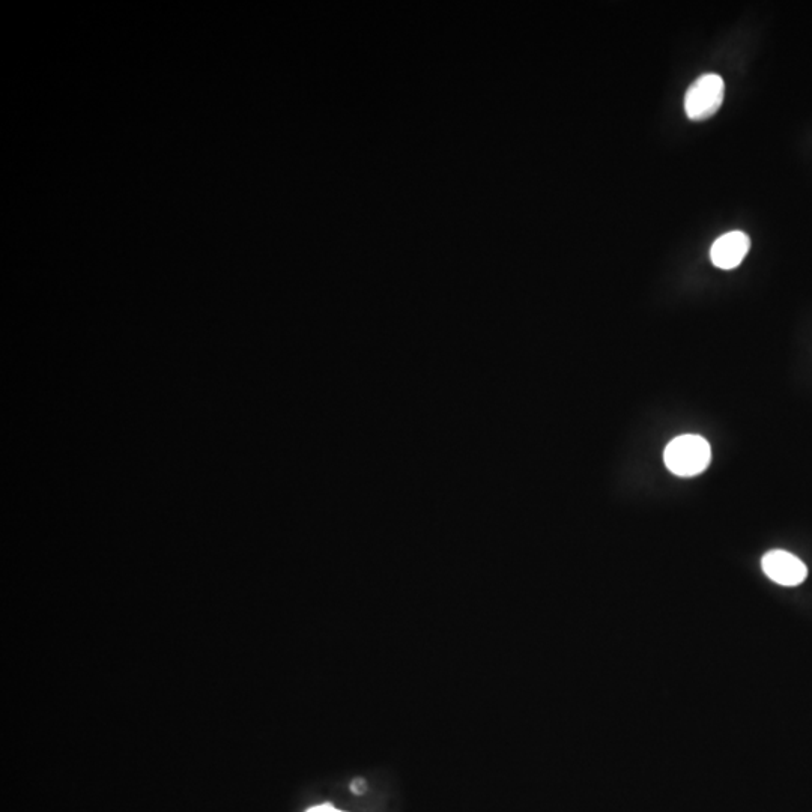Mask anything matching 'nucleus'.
Listing matches in <instances>:
<instances>
[{"mask_svg": "<svg viewBox=\"0 0 812 812\" xmlns=\"http://www.w3.org/2000/svg\"><path fill=\"white\" fill-rule=\"evenodd\" d=\"M665 465L679 477H694L704 473L712 461L709 441L700 435L674 438L664 453Z\"/></svg>", "mask_w": 812, "mask_h": 812, "instance_id": "f257e3e1", "label": "nucleus"}, {"mask_svg": "<svg viewBox=\"0 0 812 812\" xmlns=\"http://www.w3.org/2000/svg\"><path fill=\"white\" fill-rule=\"evenodd\" d=\"M724 80L718 74L698 77L685 95V112L692 121L712 118L724 103Z\"/></svg>", "mask_w": 812, "mask_h": 812, "instance_id": "f03ea898", "label": "nucleus"}, {"mask_svg": "<svg viewBox=\"0 0 812 812\" xmlns=\"http://www.w3.org/2000/svg\"><path fill=\"white\" fill-rule=\"evenodd\" d=\"M761 567L767 578L784 587H796L808 576L805 563L796 555L782 549L767 552L761 560Z\"/></svg>", "mask_w": 812, "mask_h": 812, "instance_id": "7ed1b4c3", "label": "nucleus"}, {"mask_svg": "<svg viewBox=\"0 0 812 812\" xmlns=\"http://www.w3.org/2000/svg\"><path fill=\"white\" fill-rule=\"evenodd\" d=\"M751 249L748 235L740 231L728 232L713 243L710 259L721 270H734L742 264Z\"/></svg>", "mask_w": 812, "mask_h": 812, "instance_id": "20e7f679", "label": "nucleus"}, {"mask_svg": "<svg viewBox=\"0 0 812 812\" xmlns=\"http://www.w3.org/2000/svg\"><path fill=\"white\" fill-rule=\"evenodd\" d=\"M306 812H345V811H340V809L334 808L333 805H328V803H325V805L312 806V808L307 809Z\"/></svg>", "mask_w": 812, "mask_h": 812, "instance_id": "39448f33", "label": "nucleus"}, {"mask_svg": "<svg viewBox=\"0 0 812 812\" xmlns=\"http://www.w3.org/2000/svg\"><path fill=\"white\" fill-rule=\"evenodd\" d=\"M351 790L354 791L355 794H363L364 782L361 781V779H357V781L352 782Z\"/></svg>", "mask_w": 812, "mask_h": 812, "instance_id": "423d86ee", "label": "nucleus"}]
</instances>
